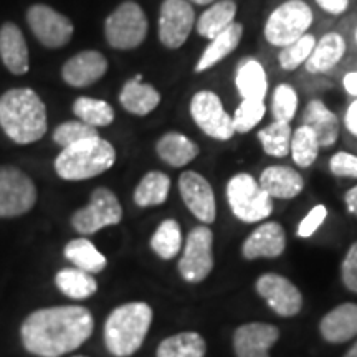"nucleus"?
<instances>
[{
  "mask_svg": "<svg viewBox=\"0 0 357 357\" xmlns=\"http://www.w3.org/2000/svg\"><path fill=\"white\" fill-rule=\"evenodd\" d=\"M95 329L93 314L83 306H53L33 311L20 328L22 344L38 357H61L77 351Z\"/></svg>",
  "mask_w": 357,
  "mask_h": 357,
  "instance_id": "nucleus-1",
  "label": "nucleus"
},
{
  "mask_svg": "<svg viewBox=\"0 0 357 357\" xmlns=\"http://www.w3.org/2000/svg\"><path fill=\"white\" fill-rule=\"evenodd\" d=\"M0 126L17 144H32L47 132V108L33 89H8L0 96Z\"/></svg>",
  "mask_w": 357,
  "mask_h": 357,
  "instance_id": "nucleus-2",
  "label": "nucleus"
},
{
  "mask_svg": "<svg viewBox=\"0 0 357 357\" xmlns=\"http://www.w3.org/2000/svg\"><path fill=\"white\" fill-rule=\"evenodd\" d=\"M153 323V310L147 303L134 301L118 306L106 318L102 337L114 357L132 356L144 342Z\"/></svg>",
  "mask_w": 357,
  "mask_h": 357,
  "instance_id": "nucleus-3",
  "label": "nucleus"
},
{
  "mask_svg": "<svg viewBox=\"0 0 357 357\" xmlns=\"http://www.w3.org/2000/svg\"><path fill=\"white\" fill-rule=\"evenodd\" d=\"M116 151L100 136L63 147L55 160V171L65 181H86L113 167Z\"/></svg>",
  "mask_w": 357,
  "mask_h": 357,
  "instance_id": "nucleus-4",
  "label": "nucleus"
},
{
  "mask_svg": "<svg viewBox=\"0 0 357 357\" xmlns=\"http://www.w3.org/2000/svg\"><path fill=\"white\" fill-rule=\"evenodd\" d=\"M227 199L238 220L255 223L265 220L273 211V199L250 174H236L227 184Z\"/></svg>",
  "mask_w": 357,
  "mask_h": 357,
  "instance_id": "nucleus-5",
  "label": "nucleus"
},
{
  "mask_svg": "<svg viewBox=\"0 0 357 357\" xmlns=\"http://www.w3.org/2000/svg\"><path fill=\"white\" fill-rule=\"evenodd\" d=\"M312 24V10L305 0H288L276 7L265 24V38L273 47H287L296 42Z\"/></svg>",
  "mask_w": 357,
  "mask_h": 357,
  "instance_id": "nucleus-6",
  "label": "nucleus"
},
{
  "mask_svg": "<svg viewBox=\"0 0 357 357\" xmlns=\"http://www.w3.org/2000/svg\"><path fill=\"white\" fill-rule=\"evenodd\" d=\"M106 40L116 50H132L144 42L147 19L136 2H124L111 13L105 24Z\"/></svg>",
  "mask_w": 357,
  "mask_h": 357,
  "instance_id": "nucleus-7",
  "label": "nucleus"
},
{
  "mask_svg": "<svg viewBox=\"0 0 357 357\" xmlns=\"http://www.w3.org/2000/svg\"><path fill=\"white\" fill-rule=\"evenodd\" d=\"M123 218V207L116 195L106 187L93 190L89 204L71 217V225L82 235H93L105 227L118 225Z\"/></svg>",
  "mask_w": 357,
  "mask_h": 357,
  "instance_id": "nucleus-8",
  "label": "nucleus"
},
{
  "mask_svg": "<svg viewBox=\"0 0 357 357\" xmlns=\"http://www.w3.org/2000/svg\"><path fill=\"white\" fill-rule=\"evenodd\" d=\"M37 202V187L19 167H0V218L19 217Z\"/></svg>",
  "mask_w": 357,
  "mask_h": 357,
  "instance_id": "nucleus-9",
  "label": "nucleus"
},
{
  "mask_svg": "<svg viewBox=\"0 0 357 357\" xmlns=\"http://www.w3.org/2000/svg\"><path fill=\"white\" fill-rule=\"evenodd\" d=\"M213 234L208 227L200 225L190 230L187 235V242L181 261H178V271L182 278L189 283H200L211 275L213 270Z\"/></svg>",
  "mask_w": 357,
  "mask_h": 357,
  "instance_id": "nucleus-10",
  "label": "nucleus"
},
{
  "mask_svg": "<svg viewBox=\"0 0 357 357\" xmlns=\"http://www.w3.org/2000/svg\"><path fill=\"white\" fill-rule=\"evenodd\" d=\"M190 116L194 123L213 139L229 141L234 137L235 129L231 116L223 109L220 98L213 91L204 89L192 96Z\"/></svg>",
  "mask_w": 357,
  "mask_h": 357,
  "instance_id": "nucleus-11",
  "label": "nucleus"
},
{
  "mask_svg": "<svg viewBox=\"0 0 357 357\" xmlns=\"http://www.w3.org/2000/svg\"><path fill=\"white\" fill-rule=\"evenodd\" d=\"M26 22L35 38L47 48H61L73 35V24L55 8L37 3L26 12Z\"/></svg>",
  "mask_w": 357,
  "mask_h": 357,
  "instance_id": "nucleus-12",
  "label": "nucleus"
},
{
  "mask_svg": "<svg viewBox=\"0 0 357 357\" xmlns=\"http://www.w3.org/2000/svg\"><path fill=\"white\" fill-rule=\"evenodd\" d=\"M195 25L194 8L187 0H164L159 15V40L167 48H181Z\"/></svg>",
  "mask_w": 357,
  "mask_h": 357,
  "instance_id": "nucleus-13",
  "label": "nucleus"
},
{
  "mask_svg": "<svg viewBox=\"0 0 357 357\" xmlns=\"http://www.w3.org/2000/svg\"><path fill=\"white\" fill-rule=\"evenodd\" d=\"M257 291L270 305L276 314L291 318L303 307V296L294 284L276 273L261 275L257 281Z\"/></svg>",
  "mask_w": 357,
  "mask_h": 357,
  "instance_id": "nucleus-14",
  "label": "nucleus"
},
{
  "mask_svg": "<svg viewBox=\"0 0 357 357\" xmlns=\"http://www.w3.org/2000/svg\"><path fill=\"white\" fill-rule=\"evenodd\" d=\"M178 190L187 208L204 223H213L217 217L215 195L212 185L195 171H185L178 177Z\"/></svg>",
  "mask_w": 357,
  "mask_h": 357,
  "instance_id": "nucleus-15",
  "label": "nucleus"
},
{
  "mask_svg": "<svg viewBox=\"0 0 357 357\" xmlns=\"http://www.w3.org/2000/svg\"><path fill=\"white\" fill-rule=\"evenodd\" d=\"M280 331L273 324L248 323L234 334L236 357H270V349L278 341Z\"/></svg>",
  "mask_w": 357,
  "mask_h": 357,
  "instance_id": "nucleus-16",
  "label": "nucleus"
},
{
  "mask_svg": "<svg viewBox=\"0 0 357 357\" xmlns=\"http://www.w3.org/2000/svg\"><path fill=\"white\" fill-rule=\"evenodd\" d=\"M108 60L96 50H84L71 56L61 68V77L70 86L86 88L105 77Z\"/></svg>",
  "mask_w": 357,
  "mask_h": 357,
  "instance_id": "nucleus-17",
  "label": "nucleus"
},
{
  "mask_svg": "<svg viewBox=\"0 0 357 357\" xmlns=\"http://www.w3.org/2000/svg\"><path fill=\"white\" fill-rule=\"evenodd\" d=\"M287 247V235L283 227L276 222H265L257 227L245 240L242 252L247 260L280 257Z\"/></svg>",
  "mask_w": 357,
  "mask_h": 357,
  "instance_id": "nucleus-18",
  "label": "nucleus"
},
{
  "mask_svg": "<svg viewBox=\"0 0 357 357\" xmlns=\"http://www.w3.org/2000/svg\"><path fill=\"white\" fill-rule=\"evenodd\" d=\"M0 58L13 75H25L29 71V48L24 33L10 22L0 29Z\"/></svg>",
  "mask_w": 357,
  "mask_h": 357,
  "instance_id": "nucleus-19",
  "label": "nucleus"
},
{
  "mask_svg": "<svg viewBox=\"0 0 357 357\" xmlns=\"http://www.w3.org/2000/svg\"><path fill=\"white\" fill-rule=\"evenodd\" d=\"M319 331L328 342L339 344L357 336V305L344 303L324 316Z\"/></svg>",
  "mask_w": 357,
  "mask_h": 357,
  "instance_id": "nucleus-20",
  "label": "nucleus"
},
{
  "mask_svg": "<svg viewBox=\"0 0 357 357\" xmlns=\"http://www.w3.org/2000/svg\"><path fill=\"white\" fill-rule=\"evenodd\" d=\"M258 182L271 199H293L305 187V181L300 172L287 166L266 167Z\"/></svg>",
  "mask_w": 357,
  "mask_h": 357,
  "instance_id": "nucleus-21",
  "label": "nucleus"
},
{
  "mask_svg": "<svg viewBox=\"0 0 357 357\" xmlns=\"http://www.w3.org/2000/svg\"><path fill=\"white\" fill-rule=\"evenodd\" d=\"M303 124L316 134L323 147H331L337 141L339 119L333 111L326 108L323 101L312 100L307 102L305 113H303Z\"/></svg>",
  "mask_w": 357,
  "mask_h": 357,
  "instance_id": "nucleus-22",
  "label": "nucleus"
},
{
  "mask_svg": "<svg viewBox=\"0 0 357 357\" xmlns=\"http://www.w3.org/2000/svg\"><path fill=\"white\" fill-rule=\"evenodd\" d=\"M123 108L128 113L136 116H146L151 111H154L160 102V95L153 84H147L141 82V75H137L134 79L124 84L119 95Z\"/></svg>",
  "mask_w": 357,
  "mask_h": 357,
  "instance_id": "nucleus-23",
  "label": "nucleus"
},
{
  "mask_svg": "<svg viewBox=\"0 0 357 357\" xmlns=\"http://www.w3.org/2000/svg\"><path fill=\"white\" fill-rule=\"evenodd\" d=\"M346 53V42L342 38V35L336 32L326 33L324 37L319 38V42H316L314 50L307 58L306 61V70L310 73H326L336 66L341 58Z\"/></svg>",
  "mask_w": 357,
  "mask_h": 357,
  "instance_id": "nucleus-24",
  "label": "nucleus"
},
{
  "mask_svg": "<svg viewBox=\"0 0 357 357\" xmlns=\"http://www.w3.org/2000/svg\"><path fill=\"white\" fill-rule=\"evenodd\" d=\"M159 158L172 167H184L199 155V146L181 132H167L155 144Z\"/></svg>",
  "mask_w": 357,
  "mask_h": 357,
  "instance_id": "nucleus-25",
  "label": "nucleus"
},
{
  "mask_svg": "<svg viewBox=\"0 0 357 357\" xmlns=\"http://www.w3.org/2000/svg\"><path fill=\"white\" fill-rule=\"evenodd\" d=\"M235 84L243 100L263 101L268 93L266 71L260 61L247 58L236 70Z\"/></svg>",
  "mask_w": 357,
  "mask_h": 357,
  "instance_id": "nucleus-26",
  "label": "nucleus"
},
{
  "mask_svg": "<svg viewBox=\"0 0 357 357\" xmlns=\"http://www.w3.org/2000/svg\"><path fill=\"white\" fill-rule=\"evenodd\" d=\"M243 35V25L234 22L229 29L223 30L222 33H218L217 37H213L208 43V47L205 48V52L200 56V60L195 65V71H205L212 66H215L218 61H222L223 58L229 56L231 52H235V48L240 45Z\"/></svg>",
  "mask_w": 357,
  "mask_h": 357,
  "instance_id": "nucleus-27",
  "label": "nucleus"
},
{
  "mask_svg": "<svg viewBox=\"0 0 357 357\" xmlns=\"http://www.w3.org/2000/svg\"><path fill=\"white\" fill-rule=\"evenodd\" d=\"M235 15L236 3L234 0H220V2H215L200 15V19L197 20V33L200 37L212 40L234 24Z\"/></svg>",
  "mask_w": 357,
  "mask_h": 357,
  "instance_id": "nucleus-28",
  "label": "nucleus"
},
{
  "mask_svg": "<svg viewBox=\"0 0 357 357\" xmlns=\"http://www.w3.org/2000/svg\"><path fill=\"white\" fill-rule=\"evenodd\" d=\"M55 284L65 296L71 300H88L96 293L98 283L91 273L79 268H63L55 276Z\"/></svg>",
  "mask_w": 357,
  "mask_h": 357,
  "instance_id": "nucleus-29",
  "label": "nucleus"
},
{
  "mask_svg": "<svg viewBox=\"0 0 357 357\" xmlns=\"http://www.w3.org/2000/svg\"><path fill=\"white\" fill-rule=\"evenodd\" d=\"M63 255L68 261L75 265V268L88 271V273L95 275L100 273L106 268V257L86 238H77L71 240L63 250Z\"/></svg>",
  "mask_w": 357,
  "mask_h": 357,
  "instance_id": "nucleus-30",
  "label": "nucleus"
},
{
  "mask_svg": "<svg viewBox=\"0 0 357 357\" xmlns=\"http://www.w3.org/2000/svg\"><path fill=\"white\" fill-rule=\"evenodd\" d=\"M169 189H171V178L164 172L151 171L147 172L134 190V202L139 207H154L166 202Z\"/></svg>",
  "mask_w": 357,
  "mask_h": 357,
  "instance_id": "nucleus-31",
  "label": "nucleus"
},
{
  "mask_svg": "<svg viewBox=\"0 0 357 357\" xmlns=\"http://www.w3.org/2000/svg\"><path fill=\"white\" fill-rule=\"evenodd\" d=\"M207 351L204 337L199 333H178L164 339L158 347V357H204Z\"/></svg>",
  "mask_w": 357,
  "mask_h": 357,
  "instance_id": "nucleus-32",
  "label": "nucleus"
},
{
  "mask_svg": "<svg viewBox=\"0 0 357 357\" xmlns=\"http://www.w3.org/2000/svg\"><path fill=\"white\" fill-rule=\"evenodd\" d=\"M291 126L287 121H273L258 131L263 151L273 158H284L291 151Z\"/></svg>",
  "mask_w": 357,
  "mask_h": 357,
  "instance_id": "nucleus-33",
  "label": "nucleus"
},
{
  "mask_svg": "<svg viewBox=\"0 0 357 357\" xmlns=\"http://www.w3.org/2000/svg\"><path fill=\"white\" fill-rule=\"evenodd\" d=\"M182 247V231L181 225L172 218H167L158 227L151 238V248L154 250L155 255H159L162 260H172L177 257Z\"/></svg>",
  "mask_w": 357,
  "mask_h": 357,
  "instance_id": "nucleus-34",
  "label": "nucleus"
},
{
  "mask_svg": "<svg viewBox=\"0 0 357 357\" xmlns=\"http://www.w3.org/2000/svg\"><path fill=\"white\" fill-rule=\"evenodd\" d=\"M73 113L79 121L89 124L93 128H102L113 123L114 111L106 101L95 100V98L82 96L75 101Z\"/></svg>",
  "mask_w": 357,
  "mask_h": 357,
  "instance_id": "nucleus-35",
  "label": "nucleus"
},
{
  "mask_svg": "<svg viewBox=\"0 0 357 357\" xmlns=\"http://www.w3.org/2000/svg\"><path fill=\"white\" fill-rule=\"evenodd\" d=\"M319 141L310 128L301 124L291 136V155L296 166L310 167L319 154Z\"/></svg>",
  "mask_w": 357,
  "mask_h": 357,
  "instance_id": "nucleus-36",
  "label": "nucleus"
},
{
  "mask_svg": "<svg viewBox=\"0 0 357 357\" xmlns=\"http://www.w3.org/2000/svg\"><path fill=\"white\" fill-rule=\"evenodd\" d=\"M314 45H316V38L312 35L306 33L303 35L301 38H298L296 42L287 45V47L281 48L278 60L281 68L287 70V71H293L296 70L298 66H301L303 63H306L307 58L314 50Z\"/></svg>",
  "mask_w": 357,
  "mask_h": 357,
  "instance_id": "nucleus-37",
  "label": "nucleus"
},
{
  "mask_svg": "<svg viewBox=\"0 0 357 357\" xmlns=\"http://www.w3.org/2000/svg\"><path fill=\"white\" fill-rule=\"evenodd\" d=\"M266 106L263 101L257 100H243L240 102V106L236 108L235 114L231 116V121H234L235 132H248L257 126L258 123L265 118Z\"/></svg>",
  "mask_w": 357,
  "mask_h": 357,
  "instance_id": "nucleus-38",
  "label": "nucleus"
},
{
  "mask_svg": "<svg viewBox=\"0 0 357 357\" xmlns=\"http://www.w3.org/2000/svg\"><path fill=\"white\" fill-rule=\"evenodd\" d=\"M298 109V95L291 84H280L273 91L271 113L275 121L291 123Z\"/></svg>",
  "mask_w": 357,
  "mask_h": 357,
  "instance_id": "nucleus-39",
  "label": "nucleus"
},
{
  "mask_svg": "<svg viewBox=\"0 0 357 357\" xmlns=\"http://www.w3.org/2000/svg\"><path fill=\"white\" fill-rule=\"evenodd\" d=\"M96 128L89 126V124L83 123V121H66L63 124H60L53 132V141L56 142L58 146L61 147H68L75 142L84 141V139H91V137H98Z\"/></svg>",
  "mask_w": 357,
  "mask_h": 357,
  "instance_id": "nucleus-40",
  "label": "nucleus"
},
{
  "mask_svg": "<svg viewBox=\"0 0 357 357\" xmlns=\"http://www.w3.org/2000/svg\"><path fill=\"white\" fill-rule=\"evenodd\" d=\"M329 169L337 177L357 178V155L349 153H337L329 160Z\"/></svg>",
  "mask_w": 357,
  "mask_h": 357,
  "instance_id": "nucleus-41",
  "label": "nucleus"
},
{
  "mask_svg": "<svg viewBox=\"0 0 357 357\" xmlns=\"http://www.w3.org/2000/svg\"><path fill=\"white\" fill-rule=\"evenodd\" d=\"M326 217H328V211H326L324 205H316V207H312L311 212L303 218L300 227H298V236H301V238H310V236L323 225Z\"/></svg>",
  "mask_w": 357,
  "mask_h": 357,
  "instance_id": "nucleus-42",
  "label": "nucleus"
},
{
  "mask_svg": "<svg viewBox=\"0 0 357 357\" xmlns=\"http://www.w3.org/2000/svg\"><path fill=\"white\" fill-rule=\"evenodd\" d=\"M342 281L351 291L357 293V242L349 248L342 261Z\"/></svg>",
  "mask_w": 357,
  "mask_h": 357,
  "instance_id": "nucleus-43",
  "label": "nucleus"
},
{
  "mask_svg": "<svg viewBox=\"0 0 357 357\" xmlns=\"http://www.w3.org/2000/svg\"><path fill=\"white\" fill-rule=\"evenodd\" d=\"M316 3L333 15H339V13L346 12L347 6H349V0H316Z\"/></svg>",
  "mask_w": 357,
  "mask_h": 357,
  "instance_id": "nucleus-44",
  "label": "nucleus"
},
{
  "mask_svg": "<svg viewBox=\"0 0 357 357\" xmlns=\"http://www.w3.org/2000/svg\"><path fill=\"white\" fill-rule=\"evenodd\" d=\"M346 128L352 136L357 137V100L352 101L346 113Z\"/></svg>",
  "mask_w": 357,
  "mask_h": 357,
  "instance_id": "nucleus-45",
  "label": "nucleus"
},
{
  "mask_svg": "<svg viewBox=\"0 0 357 357\" xmlns=\"http://www.w3.org/2000/svg\"><path fill=\"white\" fill-rule=\"evenodd\" d=\"M342 84H344L346 91L349 93V95L357 98V71H351V73H347L344 79H342Z\"/></svg>",
  "mask_w": 357,
  "mask_h": 357,
  "instance_id": "nucleus-46",
  "label": "nucleus"
},
{
  "mask_svg": "<svg viewBox=\"0 0 357 357\" xmlns=\"http://www.w3.org/2000/svg\"><path fill=\"white\" fill-rule=\"evenodd\" d=\"M344 200H346L347 208H349V212L352 215L357 217V185L352 187L351 190H347Z\"/></svg>",
  "mask_w": 357,
  "mask_h": 357,
  "instance_id": "nucleus-47",
  "label": "nucleus"
},
{
  "mask_svg": "<svg viewBox=\"0 0 357 357\" xmlns=\"http://www.w3.org/2000/svg\"><path fill=\"white\" fill-rule=\"evenodd\" d=\"M344 357H357V342H356V344L354 346H352L351 347V349L349 351H347L346 352V356Z\"/></svg>",
  "mask_w": 357,
  "mask_h": 357,
  "instance_id": "nucleus-48",
  "label": "nucleus"
},
{
  "mask_svg": "<svg viewBox=\"0 0 357 357\" xmlns=\"http://www.w3.org/2000/svg\"><path fill=\"white\" fill-rule=\"evenodd\" d=\"M190 2L197 3V6H207V3H212V2H215V0H190Z\"/></svg>",
  "mask_w": 357,
  "mask_h": 357,
  "instance_id": "nucleus-49",
  "label": "nucleus"
},
{
  "mask_svg": "<svg viewBox=\"0 0 357 357\" xmlns=\"http://www.w3.org/2000/svg\"><path fill=\"white\" fill-rule=\"evenodd\" d=\"M75 357H88V356H75Z\"/></svg>",
  "mask_w": 357,
  "mask_h": 357,
  "instance_id": "nucleus-50",
  "label": "nucleus"
},
{
  "mask_svg": "<svg viewBox=\"0 0 357 357\" xmlns=\"http://www.w3.org/2000/svg\"><path fill=\"white\" fill-rule=\"evenodd\" d=\"M356 42H357V30H356Z\"/></svg>",
  "mask_w": 357,
  "mask_h": 357,
  "instance_id": "nucleus-51",
  "label": "nucleus"
}]
</instances>
